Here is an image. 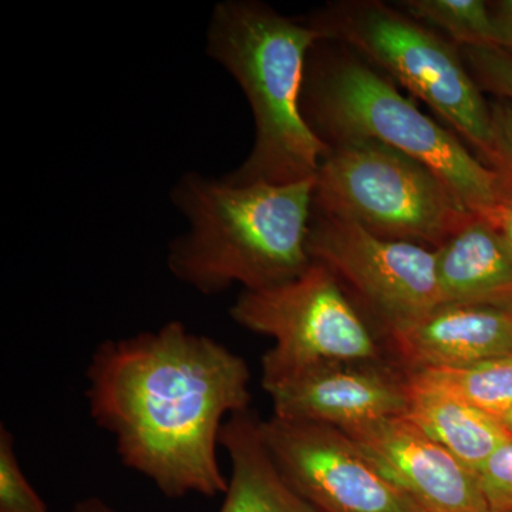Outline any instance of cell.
<instances>
[{
	"instance_id": "6da1fadb",
	"label": "cell",
	"mask_w": 512,
	"mask_h": 512,
	"mask_svg": "<svg viewBox=\"0 0 512 512\" xmlns=\"http://www.w3.org/2000/svg\"><path fill=\"white\" fill-rule=\"evenodd\" d=\"M86 379L90 416L124 466L170 498L225 494L217 451L225 421L251 404L245 359L174 320L104 340Z\"/></svg>"
},
{
	"instance_id": "7a4b0ae2",
	"label": "cell",
	"mask_w": 512,
	"mask_h": 512,
	"mask_svg": "<svg viewBox=\"0 0 512 512\" xmlns=\"http://www.w3.org/2000/svg\"><path fill=\"white\" fill-rule=\"evenodd\" d=\"M315 178L291 184H232L185 174L173 201L188 231L168 249L171 274L202 295L232 285L259 291L285 284L312 264L308 251Z\"/></svg>"
},
{
	"instance_id": "3957f363",
	"label": "cell",
	"mask_w": 512,
	"mask_h": 512,
	"mask_svg": "<svg viewBox=\"0 0 512 512\" xmlns=\"http://www.w3.org/2000/svg\"><path fill=\"white\" fill-rule=\"evenodd\" d=\"M322 30L249 0L215 6L207 52L247 96L255 141L245 163L224 177L232 184H291L311 180L330 147L302 109L306 67Z\"/></svg>"
},
{
	"instance_id": "277c9868",
	"label": "cell",
	"mask_w": 512,
	"mask_h": 512,
	"mask_svg": "<svg viewBox=\"0 0 512 512\" xmlns=\"http://www.w3.org/2000/svg\"><path fill=\"white\" fill-rule=\"evenodd\" d=\"M302 109L328 146L376 141L430 168L474 217L497 222L511 204L500 177L454 134L427 117L375 70L356 60H319L306 67Z\"/></svg>"
},
{
	"instance_id": "5b68a950",
	"label": "cell",
	"mask_w": 512,
	"mask_h": 512,
	"mask_svg": "<svg viewBox=\"0 0 512 512\" xmlns=\"http://www.w3.org/2000/svg\"><path fill=\"white\" fill-rule=\"evenodd\" d=\"M313 211L376 237L436 249L474 218L430 168L367 140L330 146L316 173Z\"/></svg>"
},
{
	"instance_id": "8992f818",
	"label": "cell",
	"mask_w": 512,
	"mask_h": 512,
	"mask_svg": "<svg viewBox=\"0 0 512 512\" xmlns=\"http://www.w3.org/2000/svg\"><path fill=\"white\" fill-rule=\"evenodd\" d=\"M342 39L437 111L490 164V106L461 50L380 2L338 6L312 23Z\"/></svg>"
},
{
	"instance_id": "52a82bcc",
	"label": "cell",
	"mask_w": 512,
	"mask_h": 512,
	"mask_svg": "<svg viewBox=\"0 0 512 512\" xmlns=\"http://www.w3.org/2000/svg\"><path fill=\"white\" fill-rule=\"evenodd\" d=\"M242 328L274 339L262 357V384L326 363L373 362L379 349L326 266L285 284L244 291L229 311Z\"/></svg>"
},
{
	"instance_id": "ba28073f",
	"label": "cell",
	"mask_w": 512,
	"mask_h": 512,
	"mask_svg": "<svg viewBox=\"0 0 512 512\" xmlns=\"http://www.w3.org/2000/svg\"><path fill=\"white\" fill-rule=\"evenodd\" d=\"M308 251L312 262L345 281L382 320L390 335L439 308L436 251L390 241L342 218L312 217Z\"/></svg>"
},
{
	"instance_id": "9c48e42d",
	"label": "cell",
	"mask_w": 512,
	"mask_h": 512,
	"mask_svg": "<svg viewBox=\"0 0 512 512\" xmlns=\"http://www.w3.org/2000/svg\"><path fill=\"white\" fill-rule=\"evenodd\" d=\"M262 434L282 476L319 512H426L335 427L274 416Z\"/></svg>"
},
{
	"instance_id": "30bf717a",
	"label": "cell",
	"mask_w": 512,
	"mask_h": 512,
	"mask_svg": "<svg viewBox=\"0 0 512 512\" xmlns=\"http://www.w3.org/2000/svg\"><path fill=\"white\" fill-rule=\"evenodd\" d=\"M397 490L426 512H490L477 474L404 416L343 431Z\"/></svg>"
},
{
	"instance_id": "8fae6325",
	"label": "cell",
	"mask_w": 512,
	"mask_h": 512,
	"mask_svg": "<svg viewBox=\"0 0 512 512\" xmlns=\"http://www.w3.org/2000/svg\"><path fill=\"white\" fill-rule=\"evenodd\" d=\"M353 365L326 363L262 384L274 404V416L350 431L406 414V380Z\"/></svg>"
},
{
	"instance_id": "7c38bea8",
	"label": "cell",
	"mask_w": 512,
	"mask_h": 512,
	"mask_svg": "<svg viewBox=\"0 0 512 512\" xmlns=\"http://www.w3.org/2000/svg\"><path fill=\"white\" fill-rule=\"evenodd\" d=\"M390 336L413 370L512 356V309L468 303L440 305Z\"/></svg>"
},
{
	"instance_id": "4fadbf2b",
	"label": "cell",
	"mask_w": 512,
	"mask_h": 512,
	"mask_svg": "<svg viewBox=\"0 0 512 512\" xmlns=\"http://www.w3.org/2000/svg\"><path fill=\"white\" fill-rule=\"evenodd\" d=\"M434 251L441 305L512 309V248L493 222L474 217Z\"/></svg>"
},
{
	"instance_id": "5bb4252c",
	"label": "cell",
	"mask_w": 512,
	"mask_h": 512,
	"mask_svg": "<svg viewBox=\"0 0 512 512\" xmlns=\"http://www.w3.org/2000/svg\"><path fill=\"white\" fill-rule=\"evenodd\" d=\"M220 446L231 463L220 512H319L282 476L266 446L262 420L249 410L225 421Z\"/></svg>"
},
{
	"instance_id": "9a60e30c",
	"label": "cell",
	"mask_w": 512,
	"mask_h": 512,
	"mask_svg": "<svg viewBox=\"0 0 512 512\" xmlns=\"http://www.w3.org/2000/svg\"><path fill=\"white\" fill-rule=\"evenodd\" d=\"M407 420L474 473L495 451L512 443L500 420L454 394L407 376Z\"/></svg>"
},
{
	"instance_id": "2e32d148",
	"label": "cell",
	"mask_w": 512,
	"mask_h": 512,
	"mask_svg": "<svg viewBox=\"0 0 512 512\" xmlns=\"http://www.w3.org/2000/svg\"><path fill=\"white\" fill-rule=\"evenodd\" d=\"M410 376L446 390L500 421L512 409V356L464 366L426 367L412 370Z\"/></svg>"
},
{
	"instance_id": "e0dca14e",
	"label": "cell",
	"mask_w": 512,
	"mask_h": 512,
	"mask_svg": "<svg viewBox=\"0 0 512 512\" xmlns=\"http://www.w3.org/2000/svg\"><path fill=\"white\" fill-rule=\"evenodd\" d=\"M404 8L446 32L460 49L497 46L493 10L483 0H409Z\"/></svg>"
},
{
	"instance_id": "ac0fdd59",
	"label": "cell",
	"mask_w": 512,
	"mask_h": 512,
	"mask_svg": "<svg viewBox=\"0 0 512 512\" xmlns=\"http://www.w3.org/2000/svg\"><path fill=\"white\" fill-rule=\"evenodd\" d=\"M0 512H49L20 467L15 439L0 427Z\"/></svg>"
},
{
	"instance_id": "d6986e66",
	"label": "cell",
	"mask_w": 512,
	"mask_h": 512,
	"mask_svg": "<svg viewBox=\"0 0 512 512\" xmlns=\"http://www.w3.org/2000/svg\"><path fill=\"white\" fill-rule=\"evenodd\" d=\"M464 63L478 86L512 101V55L497 46L463 47Z\"/></svg>"
},
{
	"instance_id": "ffe728a7",
	"label": "cell",
	"mask_w": 512,
	"mask_h": 512,
	"mask_svg": "<svg viewBox=\"0 0 512 512\" xmlns=\"http://www.w3.org/2000/svg\"><path fill=\"white\" fill-rule=\"evenodd\" d=\"M490 512H512V443L495 451L476 471Z\"/></svg>"
},
{
	"instance_id": "44dd1931",
	"label": "cell",
	"mask_w": 512,
	"mask_h": 512,
	"mask_svg": "<svg viewBox=\"0 0 512 512\" xmlns=\"http://www.w3.org/2000/svg\"><path fill=\"white\" fill-rule=\"evenodd\" d=\"M493 156L490 167L500 177L512 204V101L501 99L490 104Z\"/></svg>"
},
{
	"instance_id": "7402d4cb",
	"label": "cell",
	"mask_w": 512,
	"mask_h": 512,
	"mask_svg": "<svg viewBox=\"0 0 512 512\" xmlns=\"http://www.w3.org/2000/svg\"><path fill=\"white\" fill-rule=\"evenodd\" d=\"M495 29H497V47L512 55V0L493 3Z\"/></svg>"
},
{
	"instance_id": "603a6c76",
	"label": "cell",
	"mask_w": 512,
	"mask_h": 512,
	"mask_svg": "<svg viewBox=\"0 0 512 512\" xmlns=\"http://www.w3.org/2000/svg\"><path fill=\"white\" fill-rule=\"evenodd\" d=\"M70 512H116L109 504L104 503L100 498L92 497L87 500L80 501L74 505V508Z\"/></svg>"
},
{
	"instance_id": "cb8c5ba5",
	"label": "cell",
	"mask_w": 512,
	"mask_h": 512,
	"mask_svg": "<svg viewBox=\"0 0 512 512\" xmlns=\"http://www.w3.org/2000/svg\"><path fill=\"white\" fill-rule=\"evenodd\" d=\"M495 225L501 229V232H503L504 237L507 238L508 244L512 248V204L505 205Z\"/></svg>"
},
{
	"instance_id": "d4e9b609",
	"label": "cell",
	"mask_w": 512,
	"mask_h": 512,
	"mask_svg": "<svg viewBox=\"0 0 512 512\" xmlns=\"http://www.w3.org/2000/svg\"><path fill=\"white\" fill-rule=\"evenodd\" d=\"M501 423H503V426L505 427V430L510 433V436L512 437V409L510 412L505 414L504 419L501 420Z\"/></svg>"
}]
</instances>
